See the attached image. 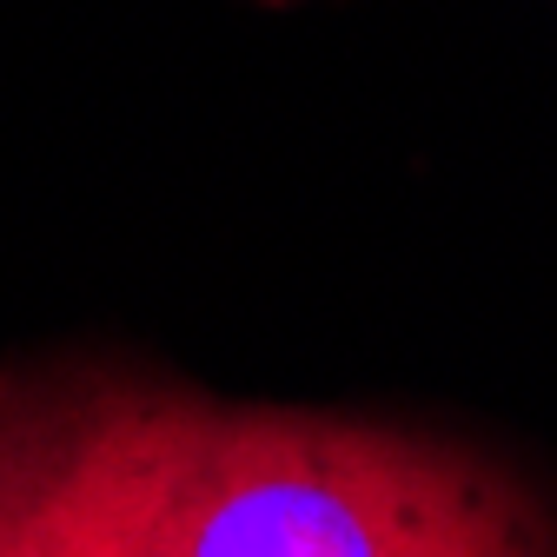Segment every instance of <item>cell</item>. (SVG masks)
<instances>
[{
  "mask_svg": "<svg viewBox=\"0 0 557 557\" xmlns=\"http://www.w3.org/2000/svg\"><path fill=\"white\" fill-rule=\"evenodd\" d=\"M0 518L27 557H557L537 498L458 445L180 392L60 398Z\"/></svg>",
  "mask_w": 557,
  "mask_h": 557,
  "instance_id": "obj_1",
  "label": "cell"
},
{
  "mask_svg": "<svg viewBox=\"0 0 557 557\" xmlns=\"http://www.w3.org/2000/svg\"><path fill=\"white\" fill-rule=\"evenodd\" d=\"M53 411H60V398H27L21 385H0V498L21 484L27 458L40 451V438L53 425Z\"/></svg>",
  "mask_w": 557,
  "mask_h": 557,
  "instance_id": "obj_2",
  "label": "cell"
},
{
  "mask_svg": "<svg viewBox=\"0 0 557 557\" xmlns=\"http://www.w3.org/2000/svg\"><path fill=\"white\" fill-rule=\"evenodd\" d=\"M8 498H14V492H8ZM8 498H0V511H8ZM0 557H27V550L14 544V531H8V518H0Z\"/></svg>",
  "mask_w": 557,
  "mask_h": 557,
  "instance_id": "obj_3",
  "label": "cell"
}]
</instances>
